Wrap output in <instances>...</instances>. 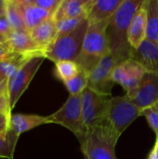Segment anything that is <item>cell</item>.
Listing matches in <instances>:
<instances>
[{
  "mask_svg": "<svg viewBox=\"0 0 158 159\" xmlns=\"http://www.w3.org/2000/svg\"><path fill=\"white\" fill-rule=\"evenodd\" d=\"M142 3V0H123L109 20L106 29L109 49L119 63L131 58L133 49L129 43V29L131 20Z\"/></svg>",
  "mask_w": 158,
  "mask_h": 159,
  "instance_id": "cell-1",
  "label": "cell"
},
{
  "mask_svg": "<svg viewBox=\"0 0 158 159\" xmlns=\"http://www.w3.org/2000/svg\"><path fill=\"white\" fill-rule=\"evenodd\" d=\"M119 138L106 122L88 128L79 139L85 159H116L115 145Z\"/></svg>",
  "mask_w": 158,
  "mask_h": 159,
  "instance_id": "cell-2",
  "label": "cell"
},
{
  "mask_svg": "<svg viewBox=\"0 0 158 159\" xmlns=\"http://www.w3.org/2000/svg\"><path fill=\"white\" fill-rule=\"evenodd\" d=\"M108 22L109 20L99 23L89 24L87 31L82 51L75 62L80 70L85 71L88 75L99 62L110 53L106 36Z\"/></svg>",
  "mask_w": 158,
  "mask_h": 159,
  "instance_id": "cell-3",
  "label": "cell"
},
{
  "mask_svg": "<svg viewBox=\"0 0 158 159\" xmlns=\"http://www.w3.org/2000/svg\"><path fill=\"white\" fill-rule=\"evenodd\" d=\"M88 27V20L85 19L73 32L58 36L47 48L45 53L46 59H48L55 63L61 61H75L82 51L83 43Z\"/></svg>",
  "mask_w": 158,
  "mask_h": 159,
  "instance_id": "cell-4",
  "label": "cell"
},
{
  "mask_svg": "<svg viewBox=\"0 0 158 159\" xmlns=\"http://www.w3.org/2000/svg\"><path fill=\"white\" fill-rule=\"evenodd\" d=\"M141 116H142V111L128 95L111 97L108 102L105 122L120 137L131 123Z\"/></svg>",
  "mask_w": 158,
  "mask_h": 159,
  "instance_id": "cell-5",
  "label": "cell"
},
{
  "mask_svg": "<svg viewBox=\"0 0 158 159\" xmlns=\"http://www.w3.org/2000/svg\"><path fill=\"white\" fill-rule=\"evenodd\" d=\"M50 123L59 124L71 130L79 140L86 131L80 95H70L64 104L47 116Z\"/></svg>",
  "mask_w": 158,
  "mask_h": 159,
  "instance_id": "cell-6",
  "label": "cell"
},
{
  "mask_svg": "<svg viewBox=\"0 0 158 159\" xmlns=\"http://www.w3.org/2000/svg\"><path fill=\"white\" fill-rule=\"evenodd\" d=\"M45 59L46 57L44 55H37L31 58L13 76L7 80V94L11 111L23 92L27 89L29 84Z\"/></svg>",
  "mask_w": 158,
  "mask_h": 159,
  "instance_id": "cell-7",
  "label": "cell"
},
{
  "mask_svg": "<svg viewBox=\"0 0 158 159\" xmlns=\"http://www.w3.org/2000/svg\"><path fill=\"white\" fill-rule=\"evenodd\" d=\"M111 97L102 95L89 88L81 94L82 112L86 129L105 122L108 102Z\"/></svg>",
  "mask_w": 158,
  "mask_h": 159,
  "instance_id": "cell-8",
  "label": "cell"
},
{
  "mask_svg": "<svg viewBox=\"0 0 158 159\" xmlns=\"http://www.w3.org/2000/svg\"><path fill=\"white\" fill-rule=\"evenodd\" d=\"M147 72L133 59L118 64L113 72V80L123 87L129 98L133 99Z\"/></svg>",
  "mask_w": 158,
  "mask_h": 159,
  "instance_id": "cell-9",
  "label": "cell"
},
{
  "mask_svg": "<svg viewBox=\"0 0 158 159\" xmlns=\"http://www.w3.org/2000/svg\"><path fill=\"white\" fill-rule=\"evenodd\" d=\"M118 64H120L119 61L111 53L106 55L90 72L88 88L102 95L112 97V89L115 84L113 72Z\"/></svg>",
  "mask_w": 158,
  "mask_h": 159,
  "instance_id": "cell-10",
  "label": "cell"
},
{
  "mask_svg": "<svg viewBox=\"0 0 158 159\" xmlns=\"http://www.w3.org/2000/svg\"><path fill=\"white\" fill-rule=\"evenodd\" d=\"M142 113L158 102V75L146 73L142 84L132 99Z\"/></svg>",
  "mask_w": 158,
  "mask_h": 159,
  "instance_id": "cell-11",
  "label": "cell"
},
{
  "mask_svg": "<svg viewBox=\"0 0 158 159\" xmlns=\"http://www.w3.org/2000/svg\"><path fill=\"white\" fill-rule=\"evenodd\" d=\"M97 0H61L57 10L52 15L55 22L66 18L86 17Z\"/></svg>",
  "mask_w": 158,
  "mask_h": 159,
  "instance_id": "cell-12",
  "label": "cell"
},
{
  "mask_svg": "<svg viewBox=\"0 0 158 159\" xmlns=\"http://www.w3.org/2000/svg\"><path fill=\"white\" fill-rule=\"evenodd\" d=\"M147 0L142 1L133 16L129 29V43L132 49H137L146 39L147 27Z\"/></svg>",
  "mask_w": 158,
  "mask_h": 159,
  "instance_id": "cell-13",
  "label": "cell"
},
{
  "mask_svg": "<svg viewBox=\"0 0 158 159\" xmlns=\"http://www.w3.org/2000/svg\"><path fill=\"white\" fill-rule=\"evenodd\" d=\"M7 45L14 53L30 54V55H45L46 51L42 50L33 40L29 32L12 31L7 36Z\"/></svg>",
  "mask_w": 158,
  "mask_h": 159,
  "instance_id": "cell-14",
  "label": "cell"
},
{
  "mask_svg": "<svg viewBox=\"0 0 158 159\" xmlns=\"http://www.w3.org/2000/svg\"><path fill=\"white\" fill-rule=\"evenodd\" d=\"M139 62L147 73L158 75V46L145 39L137 49H134L131 58Z\"/></svg>",
  "mask_w": 158,
  "mask_h": 159,
  "instance_id": "cell-15",
  "label": "cell"
},
{
  "mask_svg": "<svg viewBox=\"0 0 158 159\" xmlns=\"http://www.w3.org/2000/svg\"><path fill=\"white\" fill-rule=\"evenodd\" d=\"M19 9L21 12L27 31L30 32L42 22L52 18L48 11L34 6L31 0H15Z\"/></svg>",
  "mask_w": 158,
  "mask_h": 159,
  "instance_id": "cell-16",
  "label": "cell"
},
{
  "mask_svg": "<svg viewBox=\"0 0 158 159\" xmlns=\"http://www.w3.org/2000/svg\"><path fill=\"white\" fill-rule=\"evenodd\" d=\"M35 44L44 51L54 42L58 36V29L53 19H49L29 32Z\"/></svg>",
  "mask_w": 158,
  "mask_h": 159,
  "instance_id": "cell-17",
  "label": "cell"
},
{
  "mask_svg": "<svg viewBox=\"0 0 158 159\" xmlns=\"http://www.w3.org/2000/svg\"><path fill=\"white\" fill-rule=\"evenodd\" d=\"M44 124H50L47 116H41L37 115H22L16 114L12 115L10 117V127L14 134L20 137L25 131H28L32 129L39 127Z\"/></svg>",
  "mask_w": 158,
  "mask_h": 159,
  "instance_id": "cell-18",
  "label": "cell"
},
{
  "mask_svg": "<svg viewBox=\"0 0 158 159\" xmlns=\"http://www.w3.org/2000/svg\"><path fill=\"white\" fill-rule=\"evenodd\" d=\"M122 2L123 0H97L87 18L89 24L110 20Z\"/></svg>",
  "mask_w": 158,
  "mask_h": 159,
  "instance_id": "cell-19",
  "label": "cell"
},
{
  "mask_svg": "<svg viewBox=\"0 0 158 159\" xmlns=\"http://www.w3.org/2000/svg\"><path fill=\"white\" fill-rule=\"evenodd\" d=\"M34 56L37 55L13 53L8 59L0 62V75L7 80H8L21 68V66L25 62H27L31 58Z\"/></svg>",
  "mask_w": 158,
  "mask_h": 159,
  "instance_id": "cell-20",
  "label": "cell"
},
{
  "mask_svg": "<svg viewBox=\"0 0 158 159\" xmlns=\"http://www.w3.org/2000/svg\"><path fill=\"white\" fill-rule=\"evenodd\" d=\"M146 39L158 46V0H147Z\"/></svg>",
  "mask_w": 158,
  "mask_h": 159,
  "instance_id": "cell-21",
  "label": "cell"
},
{
  "mask_svg": "<svg viewBox=\"0 0 158 159\" xmlns=\"http://www.w3.org/2000/svg\"><path fill=\"white\" fill-rule=\"evenodd\" d=\"M5 11H6V17L9 21L13 31L28 32L21 12L19 9L15 0H7Z\"/></svg>",
  "mask_w": 158,
  "mask_h": 159,
  "instance_id": "cell-22",
  "label": "cell"
},
{
  "mask_svg": "<svg viewBox=\"0 0 158 159\" xmlns=\"http://www.w3.org/2000/svg\"><path fill=\"white\" fill-rule=\"evenodd\" d=\"M56 76L63 83L74 78L80 71L79 66L73 61H61L55 63Z\"/></svg>",
  "mask_w": 158,
  "mask_h": 159,
  "instance_id": "cell-23",
  "label": "cell"
},
{
  "mask_svg": "<svg viewBox=\"0 0 158 159\" xmlns=\"http://www.w3.org/2000/svg\"><path fill=\"white\" fill-rule=\"evenodd\" d=\"M18 139L19 137L10 129L6 132L0 133V157L13 158Z\"/></svg>",
  "mask_w": 158,
  "mask_h": 159,
  "instance_id": "cell-24",
  "label": "cell"
},
{
  "mask_svg": "<svg viewBox=\"0 0 158 159\" xmlns=\"http://www.w3.org/2000/svg\"><path fill=\"white\" fill-rule=\"evenodd\" d=\"M88 75H89L85 71L80 70L74 78L64 83L70 95H80L83 93V91L88 88Z\"/></svg>",
  "mask_w": 158,
  "mask_h": 159,
  "instance_id": "cell-25",
  "label": "cell"
},
{
  "mask_svg": "<svg viewBox=\"0 0 158 159\" xmlns=\"http://www.w3.org/2000/svg\"><path fill=\"white\" fill-rule=\"evenodd\" d=\"M87 19L86 17H78V18H66L62 19L56 22V26L58 29V36H61L73 32L83 20ZM57 36V37H58Z\"/></svg>",
  "mask_w": 158,
  "mask_h": 159,
  "instance_id": "cell-26",
  "label": "cell"
},
{
  "mask_svg": "<svg viewBox=\"0 0 158 159\" xmlns=\"http://www.w3.org/2000/svg\"><path fill=\"white\" fill-rule=\"evenodd\" d=\"M142 116H145L149 126L156 132V138H158V102L144 110Z\"/></svg>",
  "mask_w": 158,
  "mask_h": 159,
  "instance_id": "cell-27",
  "label": "cell"
},
{
  "mask_svg": "<svg viewBox=\"0 0 158 159\" xmlns=\"http://www.w3.org/2000/svg\"><path fill=\"white\" fill-rule=\"evenodd\" d=\"M31 1L34 6L48 11L52 15L57 10L58 7L61 2V0H31Z\"/></svg>",
  "mask_w": 158,
  "mask_h": 159,
  "instance_id": "cell-28",
  "label": "cell"
},
{
  "mask_svg": "<svg viewBox=\"0 0 158 159\" xmlns=\"http://www.w3.org/2000/svg\"><path fill=\"white\" fill-rule=\"evenodd\" d=\"M13 31L9 21L7 20V17L4 16L3 18L0 19V34L5 35V36H7L11 32Z\"/></svg>",
  "mask_w": 158,
  "mask_h": 159,
  "instance_id": "cell-29",
  "label": "cell"
},
{
  "mask_svg": "<svg viewBox=\"0 0 158 159\" xmlns=\"http://www.w3.org/2000/svg\"><path fill=\"white\" fill-rule=\"evenodd\" d=\"M10 117L9 116L0 113V133L6 132L9 129L10 127Z\"/></svg>",
  "mask_w": 158,
  "mask_h": 159,
  "instance_id": "cell-30",
  "label": "cell"
},
{
  "mask_svg": "<svg viewBox=\"0 0 158 159\" xmlns=\"http://www.w3.org/2000/svg\"><path fill=\"white\" fill-rule=\"evenodd\" d=\"M13 53L7 44H0V62L8 59Z\"/></svg>",
  "mask_w": 158,
  "mask_h": 159,
  "instance_id": "cell-31",
  "label": "cell"
},
{
  "mask_svg": "<svg viewBox=\"0 0 158 159\" xmlns=\"http://www.w3.org/2000/svg\"><path fill=\"white\" fill-rule=\"evenodd\" d=\"M148 159H158V142H156L155 147L152 150L151 154L149 155V158Z\"/></svg>",
  "mask_w": 158,
  "mask_h": 159,
  "instance_id": "cell-32",
  "label": "cell"
},
{
  "mask_svg": "<svg viewBox=\"0 0 158 159\" xmlns=\"http://www.w3.org/2000/svg\"><path fill=\"white\" fill-rule=\"evenodd\" d=\"M7 80L6 78H4V77L0 75V87L5 86V85H7Z\"/></svg>",
  "mask_w": 158,
  "mask_h": 159,
  "instance_id": "cell-33",
  "label": "cell"
},
{
  "mask_svg": "<svg viewBox=\"0 0 158 159\" xmlns=\"http://www.w3.org/2000/svg\"><path fill=\"white\" fill-rule=\"evenodd\" d=\"M7 41V36H5V35H3V34H0V44H6Z\"/></svg>",
  "mask_w": 158,
  "mask_h": 159,
  "instance_id": "cell-34",
  "label": "cell"
},
{
  "mask_svg": "<svg viewBox=\"0 0 158 159\" xmlns=\"http://www.w3.org/2000/svg\"><path fill=\"white\" fill-rule=\"evenodd\" d=\"M7 0H0V8H5Z\"/></svg>",
  "mask_w": 158,
  "mask_h": 159,
  "instance_id": "cell-35",
  "label": "cell"
},
{
  "mask_svg": "<svg viewBox=\"0 0 158 159\" xmlns=\"http://www.w3.org/2000/svg\"><path fill=\"white\" fill-rule=\"evenodd\" d=\"M4 16H6L5 8H0V19H1V18H3Z\"/></svg>",
  "mask_w": 158,
  "mask_h": 159,
  "instance_id": "cell-36",
  "label": "cell"
},
{
  "mask_svg": "<svg viewBox=\"0 0 158 159\" xmlns=\"http://www.w3.org/2000/svg\"><path fill=\"white\" fill-rule=\"evenodd\" d=\"M156 141H157V142H158V138H156Z\"/></svg>",
  "mask_w": 158,
  "mask_h": 159,
  "instance_id": "cell-37",
  "label": "cell"
}]
</instances>
